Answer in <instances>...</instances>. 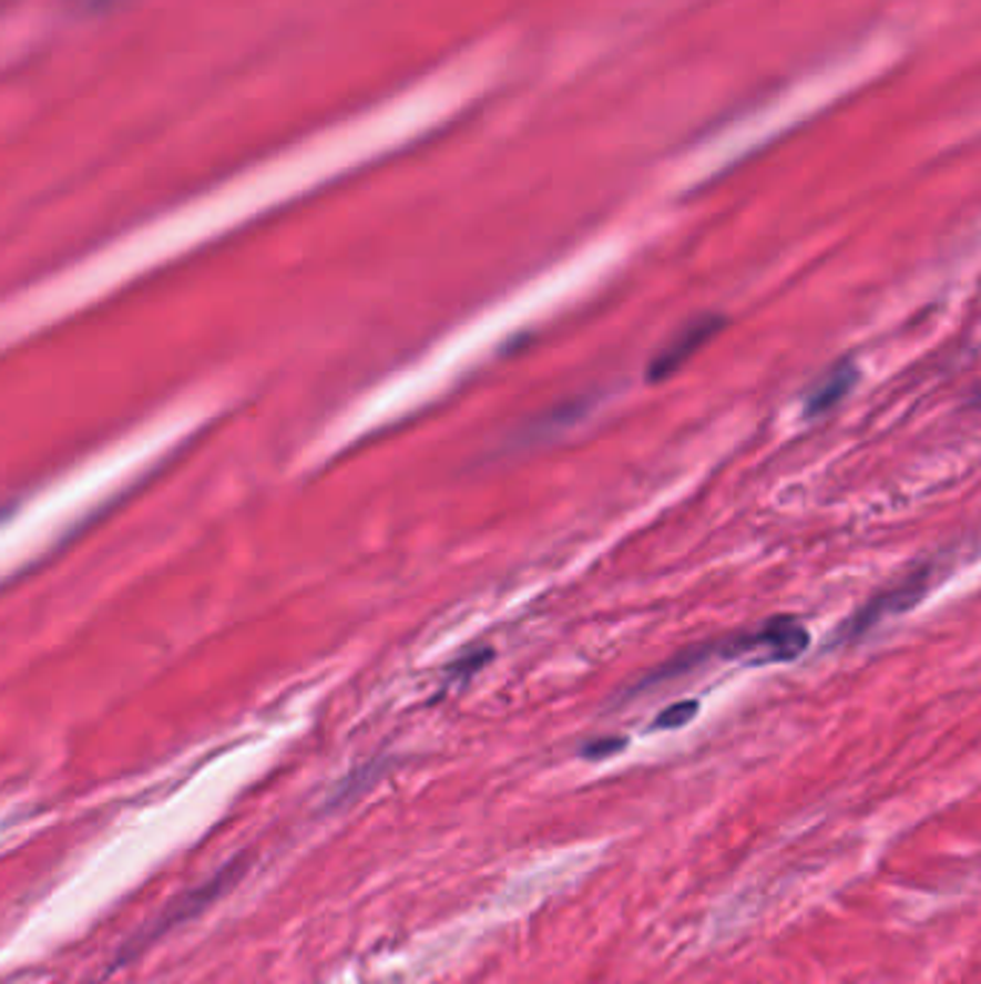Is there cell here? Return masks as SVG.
Listing matches in <instances>:
<instances>
[{"label": "cell", "mask_w": 981, "mask_h": 984, "mask_svg": "<svg viewBox=\"0 0 981 984\" xmlns=\"http://www.w3.org/2000/svg\"><path fill=\"white\" fill-rule=\"evenodd\" d=\"M936 578H939V562H924L912 567L907 576H901L896 585H889L887 591L875 593L872 599L864 607H858L852 616H849L838 631H835V643H852L860 639L864 634L881 625V622L892 619V616H901L907 611L924 599L927 593L936 587Z\"/></svg>", "instance_id": "cell-1"}, {"label": "cell", "mask_w": 981, "mask_h": 984, "mask_svg": "<svg viewBox=\"0 0 981 984\" xmlns=\"http://www.w3.org/2000/svg\"><path fill=\"white\" fill-rule=\"evenodd\" d=\"M806 648H809V631L791 616H777L752 634L714 645L719 656H752L766 663H791L797 656H804Z\"/></svg>", "instance_id": "cell-2"}, {"label": "cell", "mask_w": 981, "mask_h": 984, "mask_svg": "<svg viewBox=\"0 0 981 984\" xmlns=\"http://www.w3.org/2000/svg\"><path fill=\"white\" fill-rule=\"evenodd\" d=\"M726 328V317L723 315H699L694 320L685 322L674 337H671L665 346L654 355V360L647 363V383H662L668 380L671 375L683 369L691 357L703 349L705 342H712L714 337Z\"/></svg>", "instance_id": "cell-3"}, {"label": "cell", "mask_w": 981, "mask_h": 984, "mask_svg": "<svg viewBox=\"0 0 981 984\" xmlns=\"http://www.w3.org/2000/svg\"><path fill=\"white\" fill-rule=\"evenodd\" d=\"M855 383H858V366H855V360L844 357V360H838L835 366H829V369H826L824 375L815 380V386H811L809 394H806L804 414L806 418H818V414H826L829 409L838 407L840 400L852 392Z\"/></svg>", "instance_id": "cell-4"}, {"label": "cell", "mask_w": 981, "mask_h": 984, "mask_svg": "<svg viewBox=\"0 0 981 984\" xmlns=\"http://www.w3.org/2000/svg\"><path fill=\"white\" fill-rule=\"evenodd\" d=\"M697 711H699V703H697V699H683V703H674V706L665 708V711H662L660 717H656L654 726H656V728H679V726H688V722L694 720V717H697Z\"/></svg>", "instance_id": "cell-5"}, {"label": "cell", "mask_w": 981, "mask_h": 984, "mask_svg": "<svg viewBox=\"0 0 981 984\" xmlns=\"http://www.w3.org/2000/svg\"><path fill=\"white\" fill-rule=\"evenodd\" d=\"M490 659H492V650L490 648L472 650V654L461 656V659H458V663L452 665V668H449V674H452V677H456V679H467V677H472L476 670L484 668V665L490 663Z\"/></svg>", "instance_id": "cell-6"}, {"label": "cell", "mask_w": 981, "mask_h": 984, "mask_svg": "<svg viewBox=\"0 0 981 984\" xmlns=\"http://www.w3.org/2000/svg\"><path fill=\"white\" fill-rule=\"evenodd\" d=\"M625 749V740H613V737H605V740H593L587 742L582 749V757H591V760H602V757H611L616 751Z\"/></svg>", "instance_id": "cell-7"}]
</instances>
